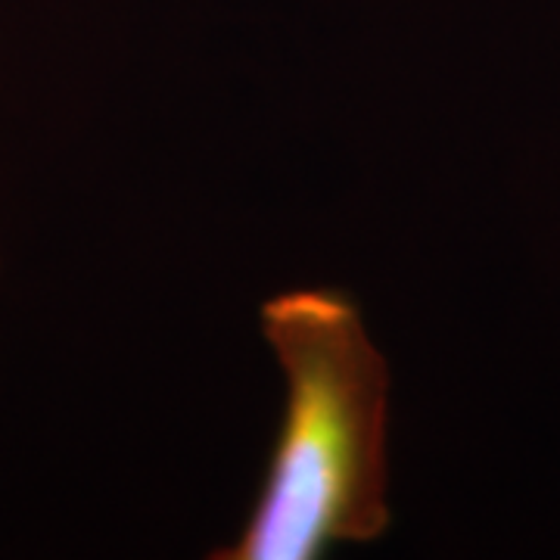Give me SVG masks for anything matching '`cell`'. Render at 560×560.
<instances>
[{"instance_id":"obj_1","label":"cell","mask_w":560,"mask_h":560,"mask_svg":"<svg viewBox=\"0 0 560 560\" xmlns=\"http://www.w3.org/2000/svg\"><path fill=\"white\" fill-rule=\"evenodd\" d=\"M287 399L253 514L219 560H312L377 541L389 508L393 371L359 305L300 287L261 305Z\"/></svg>"}]
</instances>
